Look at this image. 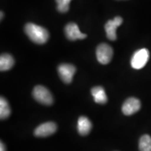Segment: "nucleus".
Returning a JSON list of instances; mask_svg holds the SVG:
<instances>
[{"label": "nucleus", "instance_id": "obj_6", "mask_svg": "<svg viewBox=\"0 0 151 151\" xmlns=\"http://www.w3.org/2000/svg\"><path fill=\"white\" fill-rule=\"evenodd\" d=\"M123 20L120 16H116L113 20H109L105 24V31L106 37L109 40L115 41L117 39L116 29L120 24H122Z\"/></svg>", "mask_w": 151, "mask_h": 151}, {"label": "nucleus", "instance_id": "obj_7", "mask_svg": "<svg viewBox=\"0 0 151 151\" xmlns=\"http://www.w3.org/2000/svg\"><path fill=\"white\" fill-rule=\"evenodd\" d=\"M141 106L140 100L130 97L124 101L122 106V111L125 116H131L140 110Z\"/></svg>", "mask_w": 151, "mask_h": 151}, {"label": "nucleus", "instance_id": "obj_17", "mask_svg": "<svg viewBox=\"0 0 151 151\" xmlns=\"http://www.w3.org/2000/svg\"><path fill=\"white\" fill-rule=\"evenodd\" d=\"M4 14H2V11H1V19H2Z\"/></svg>", "mask_w": 151, "mask_h": 151}, {"label": "nucleus", "instance_id": "obj_16", "mask_svg": "<svg viewBox=\"0 0 151 151\" xmlns=\"http://www.w3.org/2000/svg\"><path fill=\"white\" fill-rule=\"evenodd\" d=\"M0 151H6V148H5L4 144L1 141V143H0Z\"/></svg>", "mask_w": 151, "mask_h": 151}, {"label": "nucleus", "instance_id": "obj_8", "mask_svg": "<svg viewBox=\"0 0 151 151\" xmlns=\"http://www.w3.org/2000/svg\"><path fill=\"white\" fill-rule=\"evenodd\" d=\"M65 33L67 39L71 41H75L76 39H84L87 37V35L81 32L79 30L78 26L74 22H69L66 25Z\"/></svg>", "mask_w": 151, "mask_h": 151}, {"label": "nucleus", "instance_id": "obj_14", "mask_svg": "<svg viewBox=\"0 0 151 151\" xmlns=\"http://www.w3.org/2000/svg\"><path fill=\"white\" fill-rule=\"evenodd\" d=\"M140 151H151V137L148 134H144L140 138L139 143Z\"/></svg>", "mask_w": 151, "mask_h": 151}, {"label": "nucleus", "instance_id": "obj_10", "mask_svg": "<svg viewBox=\"0 0 151 151\" xmlns=\"http://www.w3.org/2000/svg\"><path fill=\"white\" fill-rule=\"evenodd\" d=\"M92 122L86 116H81L78 120L77 129L78 133L82 136H86L92 129Z\"/></svg>", "mask_w": 151, "mask_h": 151}, {"label": "nucleus", "instance_id": "obj_13", "mask_svg": "<svg viewBox=\"0 0 151 151\" xmlns=\"http://www.w3.org/2000/svg\"><path fill=\"white\" fill-rule=\"evenodd\" d=\"M11 114V109L7 100L4 97H1L0 99V118L4 120L9 118Z\"/></svg>", "mask_w": 151, "mask_h": 151}, {"label": "nucleus", "instance_id": "obj_11", "mask_svg": "<svg viewBox=\"0 0 151 151\" xmlns=\"http://www.w3.org/2000/svg\"><path fill=\"white\" fill-rule=\"evenodd\" d=\"M91 93L96 103L100 104H104L108 101V97H107L105 90L102 87H94L93 88H92Z\"/></svg>", "mask_w": 151, "mask_h": 151}, {"label": "nucleus", "instance_id": "obj_9", "mask_svg": "<svg viewBox=\"0 0 151 151\" xmlns=\"http://www.w3.org/2000/svg\"><path fill=\"white\" fill-rule=\"evenodd\" d=\"M58 127L55 122H48L40 124L35 130V135L37 137H46L53 134Z\"/></svg>", "mask_w": 151, "mask_h": 151}, {"label": "nucleus", "instance_id": "obj_4", "mask_svg": "<svg viewBox=\"0 0 151 151\" xmlns=\"http://www.w3.org/2000/svg\"><path fill=\"white\" fill-rule=\"evenodd\" d=\"M113 48L107 43H101L96 50L97 59L102 65H107L113 58Z\"/></svg>", "mask_w": 151, "mask_h": 151}, {"label": "nucleus", "instance_id": "obj_1", "mask_svg": "<svg viewBox=\"0 0 151 151\" xmlns=\"http://www.w3.org/2000/svg\"><path fill=\"white\" fill-rule=\"evenodd\" d=\"M24 32L29 39L37 44H43L49 39L48 30L34 23H27L24 27Z\"/></svg>", "mask_w": 151, "mask_h": 151}, {"label": "nucleus", "instance_id": "obj_3", "mask_svg": "<svg viewBox=\"0 0 151 151\" xmlns=\"http://www.w3.org/2000/svg\"><path fill=\"white\" fill-rule=\"evenodd\" d=\"M150 53L148 49L142 48L134 53L131 59V66L135 69H141L145 67L149 60Z\"/></svg>", "mask_w": 151, "mask_h": 151}, {"label": "nucleus", "instance_id": "obj_12", "mask_svg": "<svg viewBox=\"0 0 151 151\" xmlns=\"http://www.w3.org/2000/svg\"><path fill=\"white\" fill-rule=\"evenodd\" d=\"M15 63L14 59L11 55L2 54L0 57V70L8 71L13 67Z\"/></svg>", "mask_w": 151, "mask_h": 151}, {"label": "nucleus", "instance_id": "obj_5", "mask_svg": "<svg viewBox=\"0 0 151 151\" xmlns=\"http://www.w3.org/2000/svg\"><path fill=\"white\" fill-rule=\"evenodd\" d=\"M58 74L64 83L69 84L72 82L76 69L71 64H62L58 68Z\"/></svg>", "mask_w": 151, "mask_h": 151}, {"label": "nucleus", "instance_id": "obj_15", "mask_svg": "<svg viewBox=\"0 0 151 151\" xmlns=\"http://www.w3.org/2000/svg\"><path fill=\"white\" fill-rule=\"evenodd\" d=\"M57 9L59 12L66 13L69 9V4L71 0H55Z\"/></svg>", "mask_w": 151, "mask_h": 151}, {"label": "nucleus", "instance_id": "obj_2", "mask_svg": "<svg viewBox=\"0 0 151 151\" xmlns=\"http://www.w3.org/2000/svg\"><path fill=\"white\" fill-rule=\"evenodd\" d=\"M33 97L41 104L50 106L53 103V97L48 89L42 86H37L32 91Z\"/></svg>", "mask_w": 151, "mask_h": 151}]
</instances>
